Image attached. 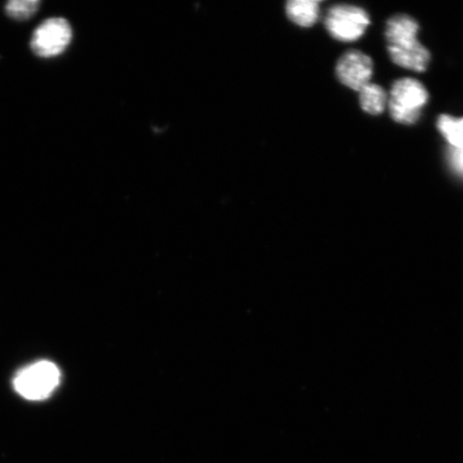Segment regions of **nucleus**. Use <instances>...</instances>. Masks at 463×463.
<instances>
[{
  "label": "nucleus",
  "mask_w": 463,
  "mask_h": 463,
  "mask_svg": "<svg viewBox=\"0 0 463 463\" xmlns=\"http://www.w3.org/2000/svg\"><path fill=\"white\" fill-rule=\"evenodd\" d=\"M419 23L404 14L392 16L386 25L387 50L397 66L416 72L427 71L430 53L418 40Z\"/></svg>",
  "instance_id": "nucleus-1"
},
{
  "label": "nucleus",
  "mask_w": 463,
  "mask_h": 463,
  "mask_svg": "<svg viewBox=\"0 0 463 463\" xmlns=\"http://www.w3.org/2000/svg\"><path fill=\"white\" fill-rule=\"evenodd\" d=\"M430 99L425 86L412 78L397 80L389 97L390 113L393 120L403 125L415 124L421 109Z\"/></svg>",
  "instance_id": "nucleus-2"
},
{
  "label": "nucleus",
  "mask_w": 463,
  "mask_h": 463,
  "mask_svg": "<svg viewBox=\"0 0 463 463\" xmlns=\"http://www.w3.org/2000/svg\"><path fill=\"white\" fill-rule=\"evenodd\" d=\"M61 382L60 369L55 364L42 361L29 364L14 376V390L27 401L38 402L49 398Z\"/></svg>",
  "instance_id": "nucleus-3"
},
{
  "label": "nucleus",
  "mask_w": 463,
  "mask_h": 463,
  "mask_svg": "<svg viewBox=\"0 0 463 463\" xmlns=\"http://www.w3.org/2000/svg\"><path fill=\"white\" fill-rule=\"evenodd\" d=\"M324 23L334 39L341 43H352L366 32L370 19L366 11L356 5H335L327 11Z\"/></svg>",
  "instance_id": "nucleus-4"
},
{
  "label": "nucleus",
  "mask_w": 463,
  "mask_h": 463,
  "mask_svg": "<svg viewBox=\"0 0 463 463\" xmlns=\"http://www.w3.org/2000/svg\"><path fill=\"white\" fill-rule=\"evenodd\" d=\"M71 24L61 17L45 21L32 39V49L40 57H54L62 53L71 42Z\"/></svg>",
  "instance_id": "nucleus-5"
},
{
  "label": "nucleus",
  "mask_w": 463,
  "mask_h": 463,
  "mask_svg": "<svg viewBox=\"0 0 463 463\" xmlns=\"http://www.w3.org/2000/svg\"><path fill=\"white\" fill-rule=\"evenodd\" d=\"M373 73L372 58L356 50L347 51L335 66V74L340 82L357 91L370 83Z\"/></svg>",
  "instance_id": "nucleus-6"
},
{
  "label": "nucleus",
  "mask_w": 463,
  "mask_h": 463,
  "mask_svg": "<svg viewBox=\"0 0 463 463\" xmlns=\"http://www.w3.org/2000/svg\"><path fill=\"white\" fill-rule=\"evenodd\" d=\"M288 19L303 27L315 25L320 16V2L317 0H291L287 4Z\"/></svg>",
  "instance_id": "nucleus-7"
},
{
  "label": "nucleus",
  "mask_w": 463,
  "mask_h": 463,
  "mask_svg": "<svg viewBox=\"0 0 463 463\" xmlns=\"http://www.w3.org/2000/svg\"><path fill=\"white\" fill-rule=\"evenodd\" d=\"M360 102L364 112L379 115L384 112L389 96L380 85L369 83L360 90Z\"/></svg>",
  "instance_id": "nucleus-8"
},
{
  "label": "nucleus",
  "mask_w": 463,
  "mask_h": 463,
  "mask_svg": "<svg viewBox=\"0 0 463 463\" xmlns=\"http://www.w3.org/2000/svg\"><path fill=\"white\" fill-rule=\"evenodd\" d=\"M438 129L450 147L463 149V118H455L449 115H441L438 119Z\"/></svg>",
  "instance_id": "nucleus-9"
},
{
  "label": "nucleus",
  "mask_w": 463,
  "mask_h": 463,
  "mask_svg": "<svg viewBox=\"0 0 463 463\" xmlns=\"http://www.w3.org/2000/svg\"><path fill=\"white\" fill-rule=\"evenodd\" d=\"M40 3L37 0H14L7 5V14L16 20H26L37 13Z\"/></svg>",
  "instance_id": "nucleus-10"
},
{
  "label": "nucleus",
  "mask_w": 463,
  "mask_h": 463,
  "mask_svg": "<svg viewBox=\"0 0 463 463\" xmlns=\"http://www.w3.org/2000/svg\"><path fill=\"white\" fill-rule=\"evenodd\" d=\"M448 161L450 169L453 170L457 175L463 178V149L449 147Z\"/></svg>",
  "instance_id": "nucleus-11"
}]
</instances>
